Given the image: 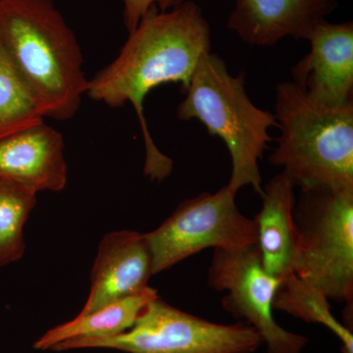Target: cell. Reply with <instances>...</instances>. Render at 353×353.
Masks as SVG:
<instances>
[{
    "mask_svg": "<svg viewBox=\"0 0 353 353\" xmlns=\"http://www.w3.org/2000/svg\"><path fill=\"white\" fill-rule=\"evenodd\" d=\"M124 3V23L128 31L136 29L139 21L152 7H157L160 11L170 10L181 6L187 0H122Z\"/></svg>",
    "mask_w": 353,
    "mask_h": 353,
    "instance_id": "cell-18",
    "label": "cell"
},
{
    "mask_svg": "<svg viewBox=\"0 0 353 353\" xmlns=\"http://www.w3.org/2000/svg\"><path fill=\"white\" fill-rule=\"evenodd\" d=\"M261 336L246 323L217 324L183 312L157 296L131 329L114 336L63 341L53 352L103 348L126 353H254Z\"/></svg>",
    "mask_w": 353,
    "mask_h": 353,
    "instance_id": "cell-6",
    "label": "cell"
},
{
    "mask_svg": "<svg viewBox=\"0 0 353 353\" xmlns=\"http://www.w3.org/2000/svg\"><path fill=\"white\" fill-rule=\"evenodd\" d=\"M0 181L39 192H61L68 181L63 137L46 122L0 141Z\"/></svg>",
    "mask_w": 353,
    "mask_h": 353,
    "instance_id": "cell-12",
    "label": "cell"
},
{
    "mask_svg": "<svg viewBox=\"0 0 353 353\" xmlns=\"http://www.w3.org/2000/svg\"><path fill=\"white\" fill-rule=\"evenodd\" d=\"M307 41L311 50L292 70L294 83L318 103H353V23H319Z\"/></svg>",
    "mask_w": 353,
    "mask_h": 353,
    "instance_id": "cell-9",
    "label": "cell"
},
{
    "mask_svg": "<svg viewBox=\"0 0 353 353\" xmlns=\"http://www.w3.org/2000/svg\"><path fill=\"white\" fill-rule=\"evenodd\" d=\"M282 282L265 271L257 243L240 250H214L208 285L227 292L223 308L255 329L266 345L265 353H303L308 339L283 328L274 318V297Z\"/></svg>",
    "mask_w": 353,
    "mask_h": 353,
    "instance_id": "cell-8",
    "label": "cell"
},
{
    "mask_svg": "<svg viewBox=\"0 0 353 353\" xmlns=\"http://www.w3.org/2000/svg\"><path fill=\"white\" fill-rule=\"evenodd\" d=\"M158 296L148 287L136 294L118 299L90 314L77 316L71 321L48 330L34 343L37 350H52L55 345L78 339H99L117 336L134 326L148 304Z\"/></svg>",
    "mask_w": 353,
    "mask_h": 353,
    "instance_id": "cell-14",
    "label": "cell"
},
{
    "mask_svg": "<svg viewBox=\"0 0 353 353\" xmlns=\"http://www.w3.org/2000/svg\"><path fill=\"white\" fill-rule=\"evenodd\" d=\"M281 134L269 157L301 190L353 192V103L330 108L294 82L276 88Z\"/></svg>",
    "mask_w": 353,
    "mask_h": 353,
    "instance_id": "cell-3",
    "label": "cell"
},
{
    "mask_svg": "<svg viewBox=\"0 0 353 353\" xmlns=\"http://www.w3.org/2000/svg\"><path fill=\"white\" fill-rule=\"evenodd\" d=\"M329 301L322 290L292 273L283 280L273 306L304 322L323 325L341 341V352L353 353L352 331L334 317Z\"/></svg>",
    "mask_w": 353,
    "mask_h": 353,
    "instance_id": "cell-15",
    "label": "cell"
},
{
    "mask_svg": "<svg viewBox=\"0 0 353 353\" xmlns=\"http://www.w3.org/2000/svg\"><path fill=\"white\" fill-rule=\"evenodd\" d=\"M37 194L25 185L0 181V267L19 261L25 254L24 227Z\"/></svg>",
    "mask_w": 353,
    "mask_h": 353,
    "instance_id": "cell-17",
    "label": "cell"
},
{
    "mask_svg": "<svg viewBox=\"0 0 353 353\" xmlns=\"http://www.w3.org/2000/svg\"><path fill=\"white\" fill-rule=\"evenodd\" d=\"M152 254L145 234L131 230L103 236L95 257L90 292L79 314L85 315L148 287Z\"/></svg>",
    "mask_w": 353,
    "mask_h": 353,
    "instance_id": "cell-10",
    "label": "cell"
},
{
    "mask_svg": "<svg viewBox=\"0 0 353 353\" xmlns=\"http://www.w3.org/2000/svg\"><path fill=\"white\" fill-rule=\"evenodd\" d=\"M211 48L210 26L192 1L167 11L152 7L139 21L118 57L88 81V97L109 108L132 104L145 145V174L162 182L173 161L153 141L145 116V101L152 90L169 83L189 87L199 60Z\"/></svg>",
    "mask_w": 353,
    "mask_h": 353,
    "instance_id": "cell-1",
    "label": "cell"
},
{
    "mask_svg": "<svg viewBox=\"0 0 353 353\" xmlns=\"http://www.w3.org/2000/svg\"><path fill=\"white\" fill-rule=\"evenodd\" d=\"M176 110L179 119L201 121L211 136L224 141L232 160L227 187L238 192L252 185L263 194L259 161L272 141L269 130L277 127L275 114L255 106L245 92V73L232 76L226 62L214 53H204L183 90Z\"/></svg>",
    "mask_w": 353,
    "mask_h": 353,
    "instance_id": "cell-4",
    "label": "cell"
},
{
    "mask_svg": "<svg viewBox=\"0 0 353 353\" xmlns=\"http://www.w3.org/2000/svg\"><path fill=\"white\" fill-rule=\"evenodd\" d=\"M294 224L292 272L329 299L347 304L345 325L352 330L353 192L301 190Z\"/></svg>",
    "mask_w": 353,
    "mask_h": 353,
    "instance_id": "cell-5",
    "label": "cell"
},
{
    "mask_svg": "<svg viewBox=\"0 0 353 353\" xmlns=\"http://www.w3.org/2000/svg\"><path fill=\"white\" fill-rule=\"evenodd\" d=\"M336 6V0H236L228 28L243 43L267 48L287 37L307 39Z\"/></svg>",
    "mask_w": 353,
    "mask_h": 353,
    "instance_id": "cell-11",
    "label": "cell"
},
{
    "mask_svg": "<svg viewBox=\"0 0 353 353\" xmlns=\"http://www.w3.org/2000/svg\"><path fill=\"white\" fill-rule=\"evenodd\" d=\"M294 183L285 173L272 178L263 188L261 210L254 218L257 245L265 271L284 280L292 272L296 250Z\"/></svg>",
    "mask_w": 353,
    "mask_h": 353,
    "instance_id": "cell-13",
    "label": "cell"
},
{
    "mask_svg": "<svg viewBox=\"0 0 353 353\" xmlns=\"http://www.w3.org/2000/svg\"><path fill=\"white\" fill-rule=\"evenodd\" d=\"M46 111L0 46V141L44 122Z\"/></svg>",
    "mask_w": 353,
    "mask_h": 353,
    "instance_id": "cell-16",
    "label": "cell"
},
{
    "mask_svg": "<svg viewBox=\"0 0 353 353\" xmlns=\"http://www.w3.org/2000/svg\"><path fill=\"white\" fill-rule=\"evenodd\" d=\"M236 194L225 185L183 201L157 230L145 234L152 276L205 248L233 250L256 243V222L241 214Z\"/></svg>",
    "mask_w": 353,
    "mask_h": 353,
    "instance_id": "cell-7",
    "label": "cell"
},
{
    "mask_svg": "<svg viewBox=\"0 0 353 353\" xmlns=\"http://www.w3.org/2000/svg\"><path fill=\"white\" fill-rule=\"evenodd\" d=\"M0 46L46 117L76 115L90 80L75 34L51 0H0Z\"/></svg>",
    "mask_w": 353,
    "mask_h": 353,
    "instance_id": "cell-2",
    "label": "cell"
}]
</instances>
